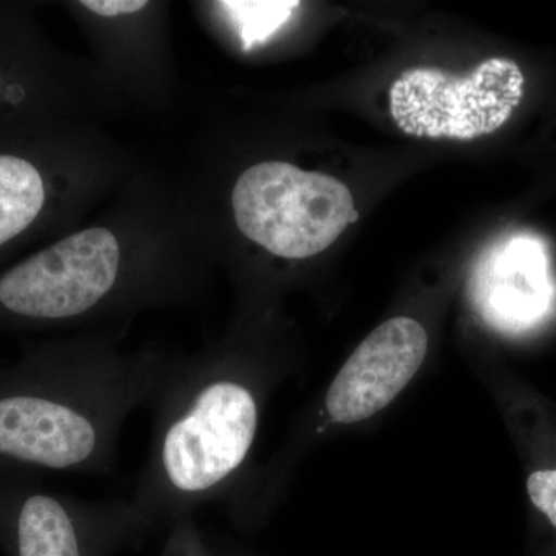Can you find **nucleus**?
<instances>
[{"instance_id": "nucleus-1", "label": "nucleus", "mask_w": 556, "mask_h": 556, "mask_svg": "<svg viewBox=\"0 0 556 556\" xmlns=\"http://www.w3.org/2000/svg\"><path fill=\"white\" fill-rule=\"evenodd\" d=\"M174 365L109 350L68 353L0 393V457L101 477L115 466L127 417L153 404Z\"/></svg>"}, {"instance_id": "nucleus-2", "label": "nucleus", "mask_w": 556, "mask_h": 556, "mask_svg": "<svg viewBox=\"0 0 556 556\" xmlns=\"http://www.w3.org/2000/svg\"><path fill=\"white\" fill-rule=\"evenodd\" d=\"M153 405L149 456L130 501L156 530L225 492L254 445L260 401L236 362L207 356L174 365Z\"/></svg>"}, {"instance_id": "nucleus-3", "label": "nucleus", "mask_w": 556, "mask_h": 556, "mask_svg": "<svg viewBox=\"0 0 556 556\" xmlns=\"http://www.w3.org/2000/svg\"><path fill=\"white\" fill-rule=\"evenodd\" d=\"M232 206L249 240L288 260L327 251L357 219L353 195L338 178L278 161L244 170Z\"/></svg>"}, {"instance_id": "nucleus-4", "label": "nucleus", "mask_w": 556, "mask_h": 556, "mask_svg": "<svg viewBox=\"0 0 556 556\" xmlns=\"http://www.w3.org/2000/svg\"><path fill=\"white\" fill-rule=\"evenodd\" d=\"M525 94L517 62L492 58L467 76L437 68L402 73L390 90V112L399 129L417 138L477 139L510 119Z\"/></svg>"}, {"instance_id": "nucleus-5", "label": "nucleus", "mask_w": 556, "mask_h": 556, "mask_svg": "<svg viewBox=\"0 0 556 556\" xmlns=\"http://www.w3.org/2000/svg\"><path fill=\"white\" fill-rule=\"evenodd\" d=\"M121 249L109 229L58 241L0 277V305L16 316L64 320L87 316L119 281Z\"/></svg>"}, {"instance_id": "nucleus-6", "label": "nucleus", "mask_w": 556, "mask_h": 556, "mask_svg": "<svg viewBox=\"0 0 556 556\" xmlns=\"http://www.w3.org/2000/svg\"><path fill=\"white\" fill-rule=\"evenodd\" d=\"M131 501L72 500L30 493L3 525L11 556H116L152 533Z\"/></svg>"}, {"instance_id": "nucleus-7", "label": "nucleus", "mask_w": 556, "mask_h": 556, "mask_svg": "<svg viewBox=\"0 0 556 556\" xmlns=\"http://www.w3.org/2000/svg\"><path fill=\"white\" fill-rule=\"evenodd\" d=\"M426 329L415 318L394 317L356 348L325 397L328 419L354 424L388 407L422 367Z\"/></svg>"}, {"instance_id": "nucleus-8", "label": "nucleus", "mask_w": 556, "mask_h": 556, "mask_svg": "<svg viewBox=\"0 0 556 556\" xmlns=\"http://www.w3.org/2000/svg\"><path fill=\"white\" fill-rule=\"evenodd\" d=\"M479 313L497 328L530 325L544 313L548 283L546 255L535 240L508 239L492 247L471 277Z\"/></svg>"}, {"instance_id": "nucleus-9", "label": "nucleus", "mask_w": 556, "mask_h": 556, "mask_svg": "<svg viewBox=\"0 0 556 556\" xmlns=\"http://www.w3.org/2000/svg\"><path fill=\"white\" fill-rule=\"evenodd\" d=\"M46 188L38 169L17 156L0 155V247L38 217Z\"/></svg>"}, {"instance_id": "nucleus-10", "label": "nucleus", "mask_w": 556, "mask_h": 556, "mask_svg": "<svg viewBox=\"0 0 556 556\" xmlns=\"http://www.w3.org/2000/svg\"><path fill=\"white\" fill-rule=\"evenodd\" d=\"M230 10L239 13L241 28L247 35L248 42L263 39L276 30L281 22L287 21L295 2H236L225 3Z\"/></svg>"}, {"instance_id": "nucleus-11", "label": "nucleus", "mask_w": 556, "mask_h": 556, "mask_svg": "<svg viewBox=\"0 0 556 556\" xmlns=\"http://www.w3.org/2000/svg\"><path fill=\"white\" fill-rule=\"evenodd\" d=\"M167 529L169 532L160 556H218L195 518L178 519Z\"/></svg>"}, {"instance_id": "nucleus-12", "label": "nucleus", "mask_w": 556, "mask_h": 556, "mask_svg": "<svg viewBox=\"0 0 556 556\" xmlns=\"http://www.w3.org/2000/svg\"><path fill=\"white\" fill-rule=\"evenodd\" d=\"M527 492L533 506L543 511L556 529V468L530 475Z\"/></svg>"}, {"instance_id": "nucleus-13", "label": "nucleus", "mask_w": 556, "mask_h": 556, "mask_svg": "<svg viewBox=\"0 0 556 556\" xmlns=\"http://www.w3.org/2000/svg\"><path fill=\"white\" fill-rule=\"evenodd\" d=\"M87 10L100 14L102 17H116L123 14L137 13L144 9L148 2L144 0H86L80 2Z\"/></svg>"}]
</instances>
